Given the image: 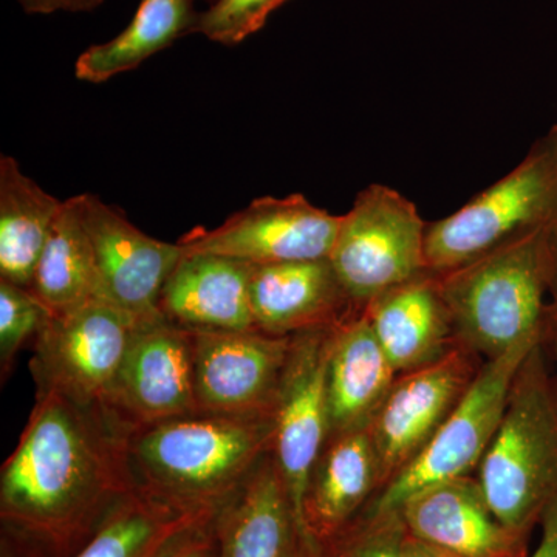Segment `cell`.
Returning a JSON list of instances; mask_svg holds the SVG:
<instances>
[{"label":"cell","mask_w":557,"mask_h":557,"mask_svg":"<svg viewBox=\"0 0 557 557\" xmlns=\"http://www.w3.org/2000/svg\"><path fill=\"white\" fill-rule=\"evenodd\" d=\"M132 429L104 403L36 392L27 426L0 472V528L49 557H72L132 491Z\"/></svg>","instance_id":"1"},{"label":"cell","mask_w":557,"mask_h":557,"mask_svg":"<svg viewBox=\"0 0 557 557\" xmlns=\"http://www.w3.org/2000/svg\"><path fill=\"white\" fill-rule=\"evenodd\" d=\"M273 435V409L166 418L132 429V478L138 490L177 507L219 509L271 453Z\"/></svg>","instance_id":"2"},{"label":"cell","mask_w":557,"mask_h":557,"mask_svg":"<svg viewBox=\"0 0 557 557\" xmlns=\"http://www.w3.org/2000/svg\"><path fill=\"white\" fill-rule=\"evenodd\" d=\"M556 237L539 231L437 274L458 344L487 361L545 343Z\"/></svg>","instance_id":"3"},{"label":"cell","mask_w":557,"mask_h":557,"mask_svg":"<svg viewBox=\"0 0 557 557\" xmlns=\"http://www.w3.org/2000/svg\"><path fill=\"white\" fill-rule=\"evenodd\" d=\"M475 478L496 518L525 537L557 496V380L545 343L523 359Z\"/></svg>","instance_id":"4"},{"label":"cell","mask_w":557,"mask_h":557,"mask_svg":"<svg viewBox=\"0 0 557 557\" xmlns=\"http://www.w3.org/2000/svg\"><path fill=\"white\" fill-rule=\"evenodd\" d=\"M545 230H557V124L505 177L448 218L428 223V270L446 273Z\"/></svg>","instance_id":"5"},{"label":"cell","mask_w":557,"mask_h":557,"mask_svg":"<svg viewBox=\"0 0 557 557\" xmlns=\"http://www.w3.org/2000/svg\"><path fill=\"white\" fill-rule=\"evenodd\" d=\"M426 230L416 205L373 183L341 215L330 262L359 310L391 289L428 273Z\"/></svg>","instance_id":"6"},{"label":"cell","mask_w":557,"mask_h":557,"mask_svg":"<svg viewBox=\"0 0 557 557\" xmlns=\"http://www.w3.org/2000/svg\"><path fill=\"white\" fill-rule=\"evenodd\" d=\"M536 346L518 347L483 362L467 394L426 448L381 487L366 509L398 511L410 496L424 487L475 475L507 409L512 381L523 359Z\"/></svg>","instance_id":"7"},{"label":"cell","mask_w":557,"mask_h":557,"mask_svg":"<svg viewBox=\"0 0 557 557\" xmlns=\"http://www.w3.org/2000/svg\"><path fill=\"white\" fill-rule=\"evenodd\" d=\"M138 324L101 299L50 317L33 341L36 392H53L83 405L104 403Z\"/></svg>","instance_id":"8"},{"label":"cell","mask_w":557,"mask_h":557,"mask_svg":"<svg viewBox=\"0 0 557 557\" xmlns=\"http://www.w3.org/2000/svg\"><path fill=\"white\" fill-rule=\"evenodd\" d=\"M483 362L478 354L457 344L442 358L399 373L368 428L379 458L380 490L426 448Z\"/></svg>","instance_id":"9"},{"label":"cell","mask_w":557,"mask_h":557,"mask_svg":"<svg viewBox=\"0 0 557 557\" xmlns=\"http://www.w3.org/2000/svg\"><path fill=\"white\" fill-rule=\"evenodd\" d=\"M341 215L314 207L302 194L260 197L215 230L196 228L178 240L185 255L209 252L251 265L329 259Z\"/></svg>","instance_id":"10"},{"label":"cell","mask_w":557,"mask_h":557,"mask_svg":"<svg viewBox=\"0 0 557 557\" xmlns=\"http://www.w3.org/2000/svg\"><path fill=\"white\" fill-rule=\"evenodd\" d=\"M336 327L293 336L287 368L274 398L271 454L287 485L296 530L311 468L329 437L327 369Z\"/></svg>","instance_id":"11"},{"label":"cell","mask_w":557,"mask_h":557,"mask_svg":"<svg viewBox=\"0 0 557 557\" xmlns=\"http://www.w3.org/2000/svg\"><path fill=\"white\" fill-rule=\"evenodd\" d=\"M104 405L131 429L199 410L194 329L164 317L139 322Z\"/></svg>","instance_id":"12"},{"label":"cell","mask_w":557,"mask_h":557,"mask_svg":"<svg viewBox=\"0 0 557 557\" xmlns=\"http://www.w3.org/2000/svg\"><path fill=\"white\" fill-rule=\"evenodd\" d=\"M100 277V298L138 322L163 317L161 293L182 259L178 244H166L139 231L119 208L98 196H76Z\"/></svg>","instance_id":"13"},{"label":"cell","mask_w":557,"mask_h":557,"mask_svg":"<svg viewBox=\"0 0 557 557\" xmlns=\"http://www.w3.org/2000/svg\"><path fill=\"white\" fill-rule=\"evenodd\" d=\"M293 336L248 330H194L197 408L248 413L273 409Z\"/></svg>","instance_id":"14"},{"label":"cell","mask_w":557,"mask_h":557,"mask_svg":"<svg viewBox=\"0 0 557 557\" xmlns=\"http://www.w3.org/2000/svg\"><path fill=\"white\" fill-rule=\"evenodd\" d=\"M410 536L457 557H525L528 539L500 522L475 475L435 483L398 509Z\"/></svg>","instance_id":"15"},{"label":"cell","mask_w":557,"mask_h":557,"mask_svg":"<svg viewBox=\"0 0 557 557\" xmlns=\"http://www.w3.org/2000/svg\"><path fill=\"white\" fill-rule=\"evenodd\" d=\"M249 298L256 327L274 335L338 327L362 311L330 259L252 265Z\"/></svg>","instance_id":"16"},{"label":"cell","mask_w":557,"mask_h":557,"mask_svg":"<svg viewBox=\"0 0 557 557\" xmlns=\"http://www.w3.org/2000/svg\"><path fill=\"white\" fill-rule=\"evenodd\" d=\"M379 490V458L368 429L329 435L307 480L300 536L311 544L333 536Z\"/></svg>","instance_id":"17"},{"label":"cell","mask_w":557,"mask_h":557,"mask_svg":"<svg viewBox=\"0 0 557 557\" xmlns=\"http://www.w3.org/2000/svg\"><path fill=\"white\" fill-rule=\"evenodd\" d=\"M251 271V263L242 260L183 252L161 293V313L194 330L256 329L249 298Z\"/></svg>","instance_id":"18"},{"label":"cell","mask_w":557,"mask_h":557,"mask_svg":"<svg viewBox=\"0 0 557 557\" xmlns=\"http://www.w3.org/2000/svg\"><path fill=\"white\" fill-rule=\"evenodd\" d=\"M376 339L399 373L421 368L457 346L437 274H421L364 309Z\"/></svg>","instance_id":"19"},{"label":"cell","mask_w":557,"mask_h":557,"mask_svg":"<svg viewBox=\"0 0 557 557\" xmlns=\"http://www.w3.org/2000/svg\"><path fill=\"white\" fill-rule=\"evenodd\" d=\"M397 376L364 311L338 325L327 369L329 435L368 429Z\"/></svg>","instance_id":"20"},{"label":"cell","mask_w":557,"mask_h":557,"mask_svg":"<svg viewBox=\"0 0 557 557\" xmlns=\"http://www.w3.org/2000/svg\"><path fill=\"white\" fill-rule=\"evenodd\" d=\"M218 557H284L296 531L287 485L267 454L215 515Z\"/></svg>","instance_id":"21"},{"label":"cell","mask_w":557,"mask_h":557,"mask_svg":"<svg viewBox=\"0 0 557 557\" xmlns=\"http://www.w3.org/2000/svg\"><path fill=\"white\" fill-rule=\"evenodd\" d=\"M62 205L13 157H0V278L30 288Z\"/></svg>","instance_id":"22"},{"label":"cell","mask_w":557,"mask_h":557,"mask_svg":"<svg viewBox=\"0 0 557 557\" xmlns=\"http://www.w3.org/2000/svg\"><path fill=\"white\" fill-rule=\"evenodd\" d=\"M28 289L51 317H60L101 299L94 248L75 197L62 205Z\"/></svg>","instance_id":"23"},{"label":"cell","mask_w":557,"mask_h":557,"mask_svg":"<svg viewBox=\"0 0 557 557\" xmlns=\"http://www.w3.org/2000/svg\"><path fill=\"white\" fill-rule=\"evenodd\" d=\"M218 511L177 507L135 487L72 557H159L180 534Z\"/></svg>","instance_id":"24"},{"label":"cell","mask_w":557,"mask_h":557,"mask_svg":"<svg viewBox=\"0 0 557 557\" xmlns=\"http://www.w3.org/2000/svg\"><path fill=\"white\" fill-rule=\"evenodd\" d=\"M196 17L190 0H141L126 30L81 54L75 65L76 78L100 84L137 69L168 49L183 33L193 30Z\"/></svg>","instance_id":"25"},{"label":"cell","mask_w":557,"mask_h":557,"mask_svg":"<svg viewBox=\"0 0 557 557\" xmlns=\"http://www.w3.org/2000/svg\"><path fill=\"white\" fill-rule=\"evenodd\" d=\"M408 530L399 511L361 512L325 541L311 544L313 557H401Z\"/></svg>","instance_id":"26"},{"label":"cell","mask_w":557,"mask_h":557,"mask_svg":"<svg viewBox=\"0 0 557 557\" xmlns=\"http://www.w3.org/2000/svg\"><path fill=\"white\" fill-rule=\"evenodd\" d=\"M51 313L28 288L0 278V370L5 381L25 344L38 338Z\"/></svg>","instance_id":"27"},{"label":"cell","mask_w":557,"mask_h":557,"mask_svg":"<svg viewBox=\"0 0 557 557\" xmlns=\"http://www.w3.org/2000/svg\"><path fill=\"white\" fill-rule=\"evenodd\" d=\"M287 0H218L196 17L194 33L223 46H236L265 25L270 14Z\"/></svg>","instance_id":"28"},{"label":"cell","mask_w":557,"mask_h":557,"mask_svg":"<svg viewBox=\"0 0 557 557\" xmlns=\"http://www.w3.org/2000/svg\"><path fill=\"white\" fill-rule=\"evenodd\" d=\"M215 515L180 534L159 557H218Z\"/></svg>","instance_id":"29"},{"label":"cell","mask_w":557,"mask_h":557,"mask_svg":"<svg viewBox=\"0 0 557 557\" xmlns=\"http://www.w3.org/2000/svg\"><path fill=\"white\" fill-rule=\"evenodd\" d=\"M541 541L525 557H557V496L542 515Z\"/></svg>","instance_id":"30"},{"label":"cell","mask_w":557,"mask_h":557,"mask_svg":"<svg viewBox=\"0 0 557 557\" xmlns=\"http://www.w3.org/2000/svg\"><path fill=\"white\" fill-rule=\"evenodd\" d=\"M104 0H17V3L30 14H51L58 11H91L100 7Z\"/></svg>","instance_id":"31"},{"label":"cell","mask_w":557,"mask_h":557,"mask_svg":"<svg viewBox=\"0 0 557 557\" xmlns=\"http://www.w3.org/2000/svg\"><path fill=\"white\" fill-rule=\"evenodd\" d=\"M0 557H49L46 553L27 541V539L17 536L11 531L0 528Z\"/></svg>","instance_id":"32"},{"label":"cell","mask_w":557,"mask_h":557,"mask_svg":"<svg viewBox=\"0 0 557 557\" xmlns=\"http://www.w3.org/2000/svg\"><path fill=\"white\" fill-rule=\"evenodd\" d=\"M545 346L552 348L557 366V237L555 244V256H553L552 281H549V307L547 335ZM557 380V372L555 373Z\"/></svg>","instance_id":"33"},{"label":"cell","mask_w":557,"mask_h":557,"mask_svg":"<svg viewBox=\"0 0 557 557\" xmlns=\"http://www.w3.org/2000/svg\"><path fill=\"white\" fill-rule=\"evenodd\" d=\"M401 557H457L450 555V553L443 552V549L432 547L426 542L420 541V539L406 536L405 545H403Z\"/></svg>","instance_id":"34"},{"label":"cell","mask_w":557,"mask_h":557,"mask_svg":"<svg viewBox=\"0 0 557 557\" xmlns=\"http://www.w3.org/2000/svg\"><path fill=\"white\" fill-rule=\"evenodd\" d=\"M284 557H313L311 556L310 542L306 537L300 536L298 530L293 534Z\"/></svg>","instance_id":"35"}]
</instances>
